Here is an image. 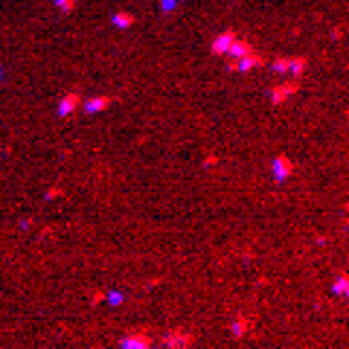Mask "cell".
<instances>
[{"instance_id": "6da1fadb", "label": "cell", "mask_w": 349, "mask_h": 349, "mask_svg": "<svg viewBox=\"0 0 349 349\" xmlns=\"http://www.w3.org/2000/svg\"><path fill=\"white\" fill-rule=\"evenodd\" d=\"M297 90H300V82H297V79H291V82L277 84V87L271 90V102H274V105H285V102L291 99V96H294Z\"/></svg>"}, {"instance_id": "7a4b0ae2", "label": "cell", "mask_w": 349, "mask_h": 349, "mask_svg": "<svg viewBox=\"0 0 349 349\" xmlns=\"http://www.w3.org/2000/svg\"><path fill=\"white\" fill-rule=\"evenodd\" d=\"M271 172H274V181H288L291 178V172H294V163H291V157H285V154H277L274 157V163H271Z\"/></svg>"}, {"instance_id": "3957f363", "label": "cell", "mask_w": 349, "mask_h": 349, "mask_svg": "<svg viewBox=\"0 0 349 349\" xmlns=\"http://www.w3.org/2000/svg\"><path fill=\"white\" fill-rule=\"evenodd\" d=\"M268 58H262L256 50H250V52H245L242 58H239V64H236V70H242V73H250V70H256V67H262Z\"/></svg>"}, {"instance_id": "277c9868", "label": "cell", "mask_w": 349, "mask_h": 349, "mask_svg": "<svg viewBox=\"0 0 349 349\" xmlns=\"http://www.w3.org/2000/svg\"><path fill=\"white\" fill-rule=\"evenodd\" d=\"M79 105H82V96H79V93H67V96H61V102H58V114L61 116L73 114Z\"/></svg>"}, {"instance_id": "5b68a950", "label": "cell", "mask_w": 349, "mask_h": 349, "mask_svg": "<svg viewBox=\"0 0 349 349\" xmlns=\"http://www.w3.org/2000/svg\"><path fill=\"white\" fill-rule=\"evenodd\" d=\"M233 38H236V32H221L218 35L216 41H213V47H210L213 55H227V47L233 44Z\"/></svg>"}, {"instance_id": "8992f818", "label": "cell", "mask_w": 349, "mask_h": 349, "mask_svg": "<svg viewBox=\"0 0 349 349\" xmlns=\"http://www.w3.org/2000/svg\"><path fill=\"white\" fill-rule=\"evenodd\" d=\"M250 50H253V47H250L248 38H239V35H236V38H233V44L227 47V55H233V58H242V55H245V52H250Z\"/></svg>"}, {"instance_id": "52a82bcc", "label": "cell", "mask_w": 349, "mask_h": 349, "mask_svg": "<svg viewBox=\"0 0 349 349\" xmlns=\"http://www.w3.org/2000/svg\"><path fill=\"white\" fill-rule=\"evenodd\" d=\"M306 67H309V61H306L303 55H297V58H291V64H288V73H291V79H300V76L306 73Z\"/></svg>"}, {"instance_id": "ba28073f", "label": "cell", "mask_w": 349, "mask_h": 349, "mask_svg": "<svg viewBox=\"0 0 349 349\" xmlns=\"http://www.w3.org/2000/svg\"><path fill=\"white\" fill-rule=\"evenodd\" d=\"M332 291H335V294H341V297H349V274H341V277H335Z\"/></svg>"}, {"instance_id": "9c48e42d", "label": "cell", "mask_w": 349, "mask_h": 349, "mask_svg": "<svg viewBox=\"0 0 349 349\" xmlns=\"http://www.w3.org/2000/svg\"><path fill=\"white\" fill-rule=\"evenodd\" d=\"M230 332H233V338H245V335L250 332V320L248 317H239V320L230 326Z\"/></svg>"}, {"instance_id": "30bf717a", "label": "cell", "mask_w": 349, "mask_h": 349, "mask_svg": "<svg viewBox=\"0 0 349 349\" xmlns=\"http://www.w3.org/2000/svg\"><path fill=\"white\" fill-rule=\"evenodd\" d=\"M108 105H111V99H108V96H96V99H90V102H87L84 108H87L90 114H96V111H105Z\"/></svg>"}, {"instance_id": "8fae6325", "label": "cell", "mask_w": 349, "mask_h": 349, "mask_svg": "<svg viewBox=\"0 0 349 349\" xmlns=\"http://www.w3.org/2000/svg\"><path fill=\"white\" fill-rule=\"evenodd\" d=\"M134 23V15H128V12H116L114 15V26H119V29H128Z\"/></svg>"}, {"instance_id": "7c38bea8", "label": "cell", "mask_w": 349, "mask_h": 349, "mask_svg": "<svg viewBox=\"0 0 349 349\" xmlns=\"http://www.w3.org/2000/svg\"><path fill=\"white\" fill-rule=\"evenodd\" d=\"M288 64H291V58H274L271 61V70L274 73H288Z\"/></svg>"}, {"instance_id": "4fadbf2b", "label": "cell", "mask_w": 349, "mask_h": 349, "mask_svg": "<svg viewBox=\"0 0 349 349\" xmlns=\"http://www.w3.org/2000/svg\"><path fill=\"white\" fill-rule=\"evenodd\" d=\"M55 6H58V12H73L76 0H55Z\"/></svg>"}, {"instance_id": "5bb4252c", "label": "cell", "mask_w": 349, "mask_h": 349, "mask_svg": "<svg viewBox=\"0 0 349 349\" xmlns=\"http://www.w3.org/2000/svg\"><path fill=\"white\" fill-rule=\"evenodd\" d=\"M122 347H149V341H140V338H125Z\"/></svg>"}]
</instances>
